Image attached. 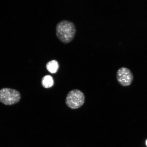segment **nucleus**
<instances>
[{"label": "nucleus", "mask_w": 147, "mask_h": 147, "mask_svg": "<svg viewBox=\"0 0 147 147\" xmlns=\"http://www.w3.org/2000/svg\"><path fill=\"white\" fill-rule=\"evenodd\" d=\"M85 101V96L81 91L73 90L69 92L66 97V105L71 109H77L81 107Z\"/></svg>", "instance_id": "nucleus-2"}, {"label": "nucleus", "mask_w": 147, "mask_h": 147, "mask_svg": "<svg viewBox=\"0 0 147 147\" xmlns=\"http://www.w3.org/2000/svg\"><path fill=\"white\" fill-rule=\"evenodd\" d=\"M76 32L74 24L68 20H62L56 25L57 36L61 41L64 43H68L72 41Z\"/></svg>", "instance_id": "nucleus-1"}, {"label": "nucleus", "mask_w": 147, "mask_h": 147, "mask_svg": "<svg viewBox=\"0 0 147 147\" xmlns=\"http://www.w3.org/2000/svg\"><path fill=\"white\" fill-rule=\"evenodd\" d=\"M117 82L121 85L127 87L131 85L134 80V76L131 71L125 67L119 69L117 73Z\"/></svg>", "instance_id": "nucleus-4"}, {"label": "nucleus", "mask_w": 147, "mask_h": 147, "mask_svg": "<svg viewBox=\"0 0 147 147\" xmlns=\"http://www.w3.org/2000/svg\"><path fill=\"white\" fill-rule=\"evenodd\" d=\"M19 92L15 89L3 88L0 90V102L7 105L17 103L21 99Z\"/></svg>", "instance_id": "nucleus-3"}, {"label": "nucleus", "mask_w": 147, "mask_h": 147, "mask_svg": "<svg viewBox=\"0 0 147 147\" xmlns=\"http://www.w3.org/2000/svg\"><path fill=\"white\" fill-rule=\"evenodd\" d=\"M42 84L44 88H51L54 85V80L52 76L50 75H46L42 79Z\"/></svg>", "instance_id": "nucleus-6"}, {"label": "nucleus", "mask_w": 147, "mask_h": 147, "mask_svg": "<svg viewBox=\"0 0 147 147\" xmlns=\"http://www.w3.org/2000/svg\"><path fill=\"white\" fill-rule=\"evenodd\" d=\"M59 67L57 61L55 60L50 61L47 64V68L49 72L54 74L56 73Z\"/></svg>", "instance_id": "nucleus-5"}, {"label": "nucleus", "mask_w": 147, "mask_h": 147, "mask_svg": "<svg viewBox=\"0 0 147 147\" xmlns=\"http://www.w3.org/2000/svg\"><path fill=\"white\" fill-rule=\"evenodd\" d=\"M146 144L147 146V140L146 141Z\"/></svg>", "instance_id": "nucleus-7"}]
</instances>
